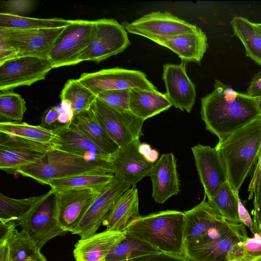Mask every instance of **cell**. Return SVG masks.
<instances>
[{"label":"cell","mask_w":261,"mask_h":261,"mask_svg":"<svg viewBox=\"0 0 261 261\" xmlns=\"http://www.w3.org/2000/svg\"><path fill=\"white\" fill-rule=\"evenodd\" d=\"M213 91L201 99L205 128L221 141L253 121L261 119L255 98L216 79Z\"/></svg>","instance_id":"obj_1"},{"label":"cell","mask_w":261,"mask_h":261,"mask_svg":"<svg viewBox=\"0 0 261 261\" xmlns=\"http://www.w3.org/2000/svg\"><path fill=\"white\" fill-rule=\"evenodd\" d=\"M215 148L225 165L228 183L239 192L261 153V119L218 141Z\"/></svg>","instance_id":"obj_2"},{"label":"cell","mask_w":261,"mask_h":261,"mask_svg":"<svg viewBox=\"0 0 261 261\" xmlns=\"http://www.w3.org/2000/svg\"><path fill=\"white\" fill-rule=\"evenodd\" d=\"M184 213L167 210L140 216L125 230L163 253L182 255L185 249Z\"/></svg>","instance_id":"obj_3"},{"label":"cell","mask_w":261,"mask_h":261,"mask_svg":"<svg viewBox=\"0 0 261 261\" xmlns=\"http://www.w3.org/2000/svg\"><path fill=\"white\" fill-rule=\"evenodd\" d=\"M18 173L42 184L53 179L84 173H112L110 162L91 161L58 149L54 148L38 161L21 167Z\"/></svg>","instance_id":"obj_4"},{"label":"cell","mask_w":261,"mask_h":261,"mask_svg":"<svg viewBox=\"0 0 261 261\" xmlns=\"http://www.w3.org/2000/svg\"><path fill=\"white\" fill-rule=\"evenodd\" d=\"M34 240L41 250L51 239L67 232L61 227L58 219L57 191L51 190L35 203L17 222Z\"/></svg>","instance_id":"obj_5"},{"label":"cell","mask_w":261,"mask_h":261,"mask_svg":"<svg viewBox=\"0 0 261 261\" xmlns=\"http://www.w3.org/2000/svg\"><path fill=\"white\" fill-rule=\"evenodd\" d=\"M97 30L95 20H70L49 54L54 68L77 64L79 57L93 41Z\"/></svg>","instance_id":"obj_6"},{"label":"cell","mask_w":261,"mask_h":261,"mask_svg":"<svg viewBox=\"0 0 261 261\" xmlns=\"http://www.w3.org/2000/svg\"><path fill=\"white\" fill-rule=\"evenodd\" d=\"M91 108L99 124L119 147L139 139L143 135L142 126L145 120L129 110L122 111L111 107L97 97Z\"/></svg>","instance_id":"obj_7"},{"label":"cell","mask_w":261,"mask_h":261,"mask_svg":"<svg viewBox=\"0 0 261 261\" xmlns=\"http://www.w3.org/2000/svg\"><path fill=\"white\" fill-rule=\"evenodd\" d=\"M77 80L96 95L115 90L141 89L158 91L144 72L120 67L83 73Z\"/></svg>","instance_id":"obj_8"},{"label":"cell","mask_w":261,"mask_h":261,"mask_svg":"<svg viewBox=\"0 0 261 261\" xmlns=\"http://www.w3.org/2000/svg\"><path fill=\"white\" fill-rule=\"evenodd\" d=\"M248 238L245 226L230 222L217 237L194 244H185L184 256L190 261H228L232 249Z\"/></svg>","instance_id":"obj_9"},{"label":"cell","mask_w":261,"mask_h":261,"mask_svg":"<svg viewBox=\"0 0 261 261\" xmlns=\"http://www.w3.org/2000/svg\"><path fill=\"white\" fill-rule=\"evenodd\" d=\"M95 22L96 37L82 53L78 63L85 61L99 63L123 52L130 44L126 31L116 20L103 18Z\"/></svg>","instance_id":"obj_10"},{"label":"cell","mask_w":261,"mask_h":261,"mask_svg":"<svg viewBox=\"0 0 261 261\" xmlns=\"http://www.w3.org/2000/svg\"><path fill=\"white\" fill-rule=\"evenodd\" d=\"M54 68L48 58L18 57L0 64V91L30 86L45 79Z\"/></svg>","instance_id":"obj_11"},{"label":"cell","mask_w":261,"mask_h":261,"mask_svg":"<svg viewBox=\"0 0 261 261\" xmlns=\"http://www.w3.org/2000/svg\"><path fill=\"white\" fill-rule=\"evenodd\" d=\"M54 146L0 133V169L18 173L20 168L42 158Z\"/></svg>","instance_id":"obj_12"},{"label":"cell","mask_w":261,"mask_h":261,"mask_svg":"<svg viewBox=\"0 0 261 261\" xmlns=\"http://www.w3.org/2000/svg\"><path fill=\"white\" fill-rule=\"evenodd\" d=\"M64 28L33 30L0 28V37L5 39L15 49L17 57L48 58L57 39Z\"/></svg>","instance_id":"obj_13"},{"label":"cell","mask_w":261,"mask_h":261,"mask_svg":"<svg viewBox=\"0 0 261 261\" xmlns=\"http://www.w3.org/2000/svg\"><path fill=\"white\" fill-rule=\"evenodd\" d=\"M184 212L185 219V244L199 243L213 239L224 230L230 222L216 212L206 201Z\"/></svg>","instance_id":"obj_14"},{"label":"cell","mask_w":261,"mask_h":261,"mask_svg":"<svg viewBox=\"0 0 261 261\" xmlns=\"http://www.w3.org/2000/svg\"><path fill=\"white\" fill-rule=\"evenodd\" d=\"M130 187V185L115 175L113 180L96 197L71 233L84 239L96 233L117 200Z\"/></svg>","instance_id":"obj_15"},{"label":"cell","mask_w":261,"mask_h":261,"mask_svg":"<svg viewBox=\"0 0 261 261\" xmlns=\"http://www.w3.org/2000/svg\"><path fill=\"white\" fill-rule=\"evenodd\" d=\"M129 33L150 39L195 31L198 27L169 12H154L132 22L121 24Z\"/></svg>","instance_id":"obj_16"},{"label":"cell","mask_w":261,"mask_h":261,"mask_svg":"<svg viewBox=\"0 0 261 261\" xmlns=\"http://www.w3.org/2000/svg\"><path fill=\"white\" fill-rule=\"evenodd\" d=\"M104 188H72L57 191L58 219L64 230L72 233L75 230Z\"/></svg>","instance_id":"obj_17"},{"label":"cell","mask_w":261,"mask_h":261,"mask_svg":"<svg viewBox=\"0 0 261 261\" xmlns=\"http://www.w3.org/2000/svg\"><path fill=\"white\" fill-rule=\"evenodd\" d=\"M191 149L205 196L210 199L228 181L225 165L215 147L198 144Z\"/></svg>","instance_id":"obj_18"},{"label":"cell","mask_w":261,"mask_h":261,"mask_svg":"<svg viewBox=\"0 0 261 261\" xmlns=\"http://www.w3.org/2000/svg\"><path fill=\"white\" fill-rule=\"evenodd\" d=\"M185 62L179 65L166 64L163 66V80L166 95L172 106L190 113L196 97L194 84L186 72Z\"/></svg>","instance_id":"obj_19"},{"label":"cell","mask_w":261,"mask_h":261,"mask_svg":"<svg viewBox=\"0 0 261 261\" xmlns=\"http://www.w3.org/2000/svg\"><path fill=\"white\" fill-rule=\"evenodd\" d=\"M139 139L120 147L111 164L115 175L132 187L142 178L150 176L154 164L148 162L139 151Z\"/></svg>","instance_id":"obj_20"},{"label":"cell","mask_w":261,"mask_h":261,"mask_svg":"<svg viewBox=\"0 0 261 261\" xmlns=\"http://www.w3.org/2000/svg\"><path fill=\"white\" fill-rule=\"evenodd\" d=\"M149 39L171 50L185 63H199L208 47L206 35L199 28L194 32Z\"/></svg>","instance_id":"obj_21"},{"label":"cell","mask_w":261,"mask_h":261,"mask_svg":"<svg viewBox=\"0 0 261 261\" xmlns=\"http://www.w3.org/2000/svg\"><path fill=\"white\" fill-rule=\"evenodd\" d=\"M152 197L159 203H163L179 192V180L176 160L171 153L163 154L154 164L150 175Z\"/></svg>","instance_id":"obj_22"},{"label":"cell","mask_w":261,"mask_h":261,"mask_svg":"<svg viewBox=\"0 0 261 261\" xmlns=\"http://www.w3.org/2000/svg\"><path fill=\"white\" fill-rule=\"evenodd\" d=\"M125 236V232L106 230L81 239L74 245V257L76 261H105Z\"/></svg>","instance_id":"obj_23"},{"label":"cell","mask_w":261,"mask_h":261,"mask_svg":"<svg viewBox=\"0 0 261 261\" xmlns=\"http://www.w3.org/2000/svg\"><path fill=\"white\" fill-rule=\"evenodd\" d=\"M56 133L59 139L55 144V148L88 160L111 163L114 156L105 152L75 128L69 126Z\"/></svg>","instance_id":"obj_24"},{"label":"cell","mask_w":261,"mask_h":261,"mask_svg":"<svg viewBox=\"0 0 261 261\" xmlns=\"http://www.w3.org/2000/svg\"><path fill=\"white\" fill-rule=\"evenodd\" d=\"M140 216L138 189L133 186L117 200L102 225L106 226V230L125 232Z\"/></svg>","instance_id":"obj_25"},{"label":"cell","mask_w":261,"mask_h":261,"mask_svg":"<svg viewBox=\"0 0 261 261\" xmlns=\"http://www.w3.org/2000/svg\"><path fill=\"white\" fill-rule=\"evenodd\" d=\"M70 126L78 130L111 156H114L120 148L99 124L91 107L74 115Z\"/></svg>","instance_id":"obj_26"},{"label":"cell","mask_w":261,"mask_h":261,"mask_svg":"<svg viewBox=\"0 0 261 261\" xmlns=\"http://www.w3.org/2000/svg\"><path fill=\"white\" fill-rule=\"evenodd\" d=\"M172 106L165 93L147 89L130 90L129 111L144 120Z\"/></svg>","instance_id":"obj_27"},{"label":"cell","mask_w":261,"mask_h":261,"mask_svg":"<svg viewBox=\"0 0 261 261\" xmlns=\"http://www.w3.org/2000/svg\"><path fill=\"white\" fill-rule=\"evenodd\" d=\"M234 35L243 43L246 56L258 65H261V35L254 29L252 22L239 16L230 22Z\"/></svg>","instance_id":"obj_28"},{"label":"cell","mask_w":261,"mask_h":261,"mask_svg":"<svg viewBox=\"0 0 261 261\" xmlns=\"http://www.w3.org/2000/svg\"><path fill=\"white\" fill-rule=\"evenodd\" d=\"M0 133L51 145L55 148L59 139L56 132L48 130L40 125H33L21 122H1Z\"/></svg>","instance_id":"obj_29"},{"label":"cell","mask_w":261,"mask_h":261,"mask_svg":"<svg viewBox=\"0 0 261 261\" xmlns=\"http://www.w3.org/2000/svg\"><path fill=\"white\" fill-rule=\"evenodd\" d=\"M6 241L9 251V261H27L41 252L34 240L24 230L16 226L0 242Z\"/></svg>","instance_id":"obj_30"},{"label":"cell","mask_w":261,"mask_h":261,"mask_svg":"<svg viewBox=\"0 0 261 261\" xmlns=\"http://www.w3.org/2000/svg\"><path fill=\"white\" fill-rule=\"evenodd\" d=\"M112 173H84L49 181L47 185L56 191L72 188L101 189L114 179Z\"/></svg>","instance_id":"obj_31"},{"label":"cell","mask_w":261,"mask_h":261,"mask_svg":"<svg viewBox=\"0 0 261 261\" xmlns=\"http://www.w3.org/2000/svg\"><path fill=\"white\" fill-rule=\"evenodd\" d=\"M96 98L97 95L77 79L67 81L60 94L61 102L68 104L74 115L90 109Z\"/></svg>","instance_id":"obj_32"},{"label":"cell","mask_w":261,"mask_h":261,"mask_svg":"<svg viewBox=\"0 0 261 261\" xmlns=\"http://www.w3.org/2000/svg\"><path fill=\"white\" fill-rule=\"evenodd\" d=\"M161 252L148 243L126 234L125 237L107 256L105 261H127Z\"/></svg>","instance_id":"obj_33"},{"label":"cell","mask_w":261,"mask_h":261,"mask_svg":"<svg viewBox=\"0 0 261 261\" xmlns=\"http://www.w3.org/2000/svg\"><path fill=\"white\" fill-rule=\"evenodd\" d=\"M70 20L53 18H35L17 16L6 12L0 13V28L15 30L61 28L66 27Z\"/></svg>","instance_id":"obj_34"},{"label":"cell","mask_w":261,"mask_h":261,"mask_svg":"<svg viewBox=\"0 0 261 261\" xmlns=\"http://www.w3.org/2000/svg\"><path fill=\"white\" fill-rule=\"evenodd\" d=\"M207 199L209 205L226 221L241 223L237 196L228 181L220 187L214 196Z\"/></svg>","instance_id":"obj_35"},{"label":"cell","mask_w":261,"mask_h":261,"mask_svg":"<svg viewBox=\"0 0 261 261\" xmlns=\"http://www.w3.org/2000/svg\"><path fill=\"white\" fill-rule=\"evenodd\" d=\"M43 195L15 199L0 194V222L17 223L40 200Z\"/></svg>","instance_id":"obj_36"},{"label":"cell","mask_w":261,"mask_h":261,"mask_svg":"<svg viewBox=\"0 0 261 261\" xmlns=\"http://www.w3.org/2000/svg\"><path fill=\"white\" fill-rule=\"evenodd\" d=\"M25 102L18 94L11 91L0 93V116L1 120L21 122L26 111Z\"/></svg>","instance_id":"obj_37"},{"label":"cell","mask_w":261,"mask_h":261,"mask_svg":"<svg viewBox=\"0 0 261 261\" xmlns=\"http://www.w3.org/2000/svg\"><path fill=\"white\" fill-rule=\"evenodd\" d=\"M74 115L70 106L62 102L61 107H52L43 112L40 125L56 132L69 127Z\"/></svg>","instance_id":"obj_38"},{"label":"cell","mask_w":261,"mask_h":261,"mask_svg":"<svg viewBox=\"0 0 261 261\" xmlns=\"http://www.w3.org/2000/svg\"><path fill=\"white\" fill-rule=\"evenodd\" d=\"M261 256V230L237 245L231 251L228 261H252Z\"/></svg>","instance_id":"obj_39"},{"label":"cell","mask_w":261,"mask_h":261,"mask_svg":"<svg viewBox=\"0 0 261 261\" xmlns=\"http://www.w3.org/2000/svg\"><path fill=\"white\" fill-rule=\"evenodd\" d=\"M254 169L248 191L250 192L249 199L252 198L253 194L254 195L252 220L256 231H258L261 230V173L258 170Z\"/></svg>","instance_id":"obj_40"},{"label":"cell","mask_w":261,"mask_h":261,"mask_svg":"<svg viewBox=\"0 0 261 261\" xmlns=\"http://www.w3.org/2000/svg\"><path fill=\"white\" fill-rule=\"evenodd\" d=\"M97 98L107 105L122 111H129L130 90H115L103 92Z\"/></svg>","instance_id":"obj_41"},{"label":"cell","mask_w":261,"mask_h":261,"mask_svg":"<svg viewBox=\"0 0 261 261\" xmlns=\"http://www.w3.org/2000/svg\"><path fill=\"white\" fill-rule=\"evenodd\" d=\"M7 13L21 16L27 14L34 6V1L32 0H12L4 2Z\"/></svg>","instance_id":"obj_42"},{"label":"cell","mask_w":261,"mask_h":261,"mask_svg":"<svg viewBox=\"0 0 261 261\" xmlns=\"http://www.w3.org/2000/svg\"><path fill=\"white\" fill-rule=\"evenodd\" d=\"M127 261H190L184 256L161 252L139 257Z\"/></svg>","instance_id":"obj_43"},{"label":"cell","mask_w":261,"mask_h":261,"mask_svg":"<svg viewBox=\"0 0 261 261\" xmlns=\"http://www.w3.org/2000/svg\"><path fill=\"white\" fill-rule=\"evenodd\" d=\"M238 201V212L241 223L249 228L251 232L255 234L257 231L255 228L253 220L244 204L241 200L239 192L234 191Z\"/></svg>","instance_id":"obj_44"},{"label":"cell","mask_w":261,"mask_h":261,"mask_svg":"<svg viewBox=\"0 0 261 261\" xmlns=\"http://www.w3.org/2000/svg\"><path fill=\"white\" fill-rule=\"evenodd\" d=\"M17 57L15 49L2 37H0V64Z\"/></svg>","instance_id":"obj_45"},{"label":"cell","mask_w":261,"mask_h":261,"mask_svg":"<svg viewBox=\"0 0 261 261\" xmlns=\"http://www.w3.org/2000/svg\"><path fill=\"white\" fill-rule=\"evenodd\" d=\"M246 94L254 98L261 96V70L252 78Z\"/></svg>","instance_id":"obj_46"},{"label":"cell","mask_w":261,"mask_h":261,"mask_svg":"<svg viewBox=\"0 0 261 261\" xmlns=\"http://www.w3.org/2000/svg\"><path fill=\"white\" fill-rule=\"evenodd\" d=\"M0 261H9V251L6 241L0 242Z\"/></svg>","instance_id":"obj_47"},{"label":"cell","mask_w":261,"mask_h":261,"mask_svg":"<svg viewBox=\"0 0 261 261\" xmlns=\"http://www.w3.org/2000/svg\"><path fill=\"white\" fill-rule=\"evenodd\" d=\"M159 152L156 149H152L150 152L144 159L149 163L154 164L158 160Z\"/></svg>","instance_id":"obj_48"},{"label":"cell","mask_w":261,"mask_h":261,"mask_svg":"<svg viewBox=\"0 0 261 261\" xmlns=\"http://www.w3.org/2000/svg\"><path fill=\"white\" fill-rule=\"evenodd\" d=\"M151 150L150 145L145 143H141L139 146V151L144 158L148 155Z\"/></svg>","instance_id":"obj_49"},{"label":"cell","mask_w":261,"mask_h":261,"mask_svg":"<svg viewBox=\"0 0 261 261\" xmlns=\"http://www.w3.org/2000/svg\"><path fill=\"white\" fill-rule=\"evenodd\" d=\"M27 261H47L45 256L40 252L33 258Z\"/></svg>","instance_id":"obj_50"},{"label":"cell","mask_w":261,"mask_h":261,"mask_svg":"<svg viewBox=\"0 0 261 261\" xmlns=\"http://www.w3.org/2000/svg\"><path fill=\"white\" fill-rule=\"evenodd\" d=\"M254 169L258 170L261 173V153L254 166Z\"/></svg>","instance_id":"obj_51"},{"label":"cell","mask_w":261,"mask_h":261,"mask_svg":"<svg viewBox=\"0 0 261 261\" xmlns=\"http://www.w3.org/2000/svg\"><path fill=\"white\" fill-rule=\"evenodd\" d=\"M254 29L261 35V23L252 22Z\"/></svg>","instance_id":"obj_52"},{"label":"cell","mask_w":261,"mask_h":261,"mask_svg":"<svg viewBox=\"0 0 261 261\" xmlns=\"http://www.w3.org/2000/svg\"><path fill=\"white\" fill-rule=\"evenodd\" d=\"M255 100L259 108V110L261 113V96L255 98Z\"/></svg>","instance_id":"obj_53"},{"label":"cell","mask_w":261,"mask_h":261,"mask_svg":"<svg viewBox=\"0 0 261 261\" xmlns=\"http://www.w3.org/2000/svg\"><path fill=\"white\" fill-rule=\"evenodd\" d=\"M252 261H261V256Z\"/></svg>","instance_id":"obj_54"}]
</instances>
